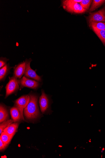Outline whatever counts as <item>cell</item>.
Wrapping results in <instances>:
<instances>
[{"instance_id":"2e32d148","label":"cell","mask_w":105,"mask_h":158,"mask_svg":"<svg viewBox=\"0 0 105 158\" xmlns=\"http://www.w3.org/2000/svg\"><path fill=\"white\" fill-rule=\"evenodd\" d=\"M92 29L105 46V30H98L95 28Z\"/></svg>"},{"instance_id":"ba28073f","label":"cell","mask_w":105,"mask_h":158,"mask_svg":"<svg viewBox=\"0 0 105 158\" xmlns=\"http://www.w3.org/2000/svg\"><path fill=\"white\" fill-rule=\"evenodd\" d=\"M30 99L29 95L22 96L14 102V106L17 107L23 113L24 109L28 105Z\"/></svg>"},{"instance_id":"4fadbf2b","label":"cell","mask_w":105,"mask_h":158,"mask_svg":"<svg viewBox=\"0 0 105 158\" xmlns=\"http://www.w3.org/2000/svg\"><path fill=\"white\" fill-rule=\"evenodd\" d=\"M13 67L10 66L9 63L7 64L0 69V81H4L7 76L10 73V70Z\"/></svg>"},{"instance_id":"9a60e30c","label":"cell","mask_w":105,"mask_h":158,"mask_svg":"<svg viewBox=\"0 0 105 158\" xmlns=\"http://www.w3.org/2000/svg\"><path fill=\"white\" fill-rule=\"evenodd\" d=\"M89 26L92 28H95L100 30H105V23L94 22L89 23Z\"/></svg>"},{"instance_id":"8fae6325","label":"cell","mask_w":105,"mask_h":158,"mask_svg":"<svg viewBox=\"0 0 105 158\" xmlns=\"http://www.w3.org/2000/svg\"><path fill=\"white\" fill-rule=\"evenodd\" d=\"M8 109L5 105L1 104L0 106V122L1 123L8 120Z\"/></svg>"},{"instance_id":"277c9868","label":"cell","mask_w":105,"mask_h":158,"mask_svg":"<svg viewBox=\"0 0 105 158\" xmlns=\"http://www.w3.org/2000/svg\"><path fill=\"white\" fill-rule=\"evenodd\" d=\"M32 61L31 59L25 60L26 68L24 76L27 78L32 79L38 82H41L42 79L41 77L38 76L36 71L32 69L30 66Z\"/></svg>"},{"instance_id":"30bf717a","label":"cell","mask_w":105,"mask_h":158,"mask_svg":"<svg viewBox=\"0 0 105 158\" xmlns=\"http://www.w3.org/2000/svg\"><path fill=\"white\" fill-rule=\"evenodd\" d=\"M26 68V63L24 61L14 67L13 77L20 79L24 75Z\"/></svg>"},{"instance_id":"3957f363","label":"cell","mask_w":105,"mask_h":158,"mask_svg":"<svg viewBox=\"0 0 105 158\" xmlns=\"http://www.w3.org/2000/svg\"><path fill=\"white\" fill-rule=\"evenodd\" d=\"M19 84L18 79L13 77H9V81L6 86V98L10 95L15 93L19 89Z\"/></svg>"},{"instance_id":"52a82bcc","label":"cell","mask_w":105,"mask_h":158,"mask_svg":"<svg viewBox=\"0 0 105 158\" xmlns=\"http://www.w3.org/2000/svg\"><path fill=\"white\" fill-rule=\"evenodd\" d=\"M88 20L89 23L92 22L105 23V8L91 13L88 17Z\"/></svg>"},{"instance_id":"5bb4252c","label":"cell","mask_w":105,"mask_h":158,"mask_svg":"<svg viewBox=\"0 0 105 158\" xmlns=\"http://www.w3.org/2000/svg\"><path fill=\"white\" fill-rule=\"evenodd\" d=\"M104 2V0H94L93 1L92 5L90 8L89 11L92 12L100 7Z\"/></svg>"},{"instance_id":"d6986e66","label":"cell","mask_w":105,"mask_h":158,"mask_svg":"<svg viewBox=\"0 0 105 158\" xmlns=\"http://www.w3.org/2000/svg\"><path fill=\"white\" fill-rule=\"evenodd\" d=\"M93 1L91 0H83L80 3L81 6L86 10H89Z\"/></svg>"},{"instance_id":"7a4b0ae2","label":"cell","mask_w":105,"mask_h":158,"mask_svg":"<svg viewBox=\"0 0 105 158\" xmlns=\"http://www.w3.org/2000/svg\"><path fill=\"white\" fill-rule=\"evenodd\" d=\"M81 0H66L63 2L64 9L70 12L80 14L86 11L80 5Z\"/></svg>"},{"instance_id":"ac0fdd59","label":"cell","mask_w":105,"mask_h":158,"mask_svg":"<svg viewBox=\"0 0 105 158\" xmlns=\"http://www.w3.org/2000/svg\"><path fill=\"white\" fill-rule=\"evenodd\" d=\"M13 122H14L12 119L8 120L1 123V124H0V134L1 135L4 132L5 129L10 124L13 123Z\"/></svg>"},{"instance_id":"44dd1931","label":"cell","mask_w":105,"mask_h":158,"mask_svg":"<svg viewBox=\"0 0 105 158\" xmlns=\"http://www.w3.org/2000/svg\"><path fill=\"white\" fill-rule=\"evenodd\" d=\"M8 146V145L5 144L2 140L0 139V150H1V152L4 151Z\"/></svg>"},{"instance_id":"ffe728a7","label":"cell","mask_w":105,"mask_h":158,"mask_svg":"<svg viewBox=\"0 0 105 158\" xmlns=\"http://www.w3.org/2000/svg\"><path fill=\"white\" fill-rule=\"evenodd\" d=\"M9 59L6 57H1L0 59V68H1L7 64L8 61Z\"/></svg>"},{"instance_id":"e0dca14e","label":"cell","mask_w":105,"mask_h":158,"mask_svg":"<svg viewBox=\"0 0 105 158\" xmlns=\"http://www.w3.org/2000/svg\"><path fill=\"white\" fill-rule=\"evenodd\" d=\"M0 137V139H1L5 144L8 145L9 144L13 138V137L4 132L1 135Z\"/></svg>"},{"instance_id":"5b68a950","label":"cell","mask_w":105,"mask_h":158,"mask_svg":"<svg viewBox=\"0 0 105 158\" xmlns=\"http://www.w3.org/2000/svg\"><path fill=\"white\" fill-rule=\"evenodd\" d=\"M18 81L21 88L26 87L35 90L39 88L41 85L39 82L25 76Z\"/></svg>"},{"instance_id":"8992f818","label":"cell","mask_w":105,"mask_h":158,"mask_svg":"<svg viewBox=\"0 0 105 158\" xmlns=\"http://www.w3.org/2000/svg\"><path fill=\"white\" fill-rule=\"evenodd\" d=\"M39 102L41 112L43 114L47 112L50 110V100L43 90H42V94L40 97Z\"/></svg>"},{"instance_id":"9c48e42d","label":"cell","mask_w":105,"mask_h":158,"mask_svg":"<svg viewBox=\"0 0 105 158\" xmlns=\"http://www.w3.org/2000/svg\"><path fill=\"white\" fill-rule=\"evenodd\" d=\"M10 114L14 123H18L24 121L23 113L17 107L15 106L12 107L10 109Z\"/></svg>"},{"instance_id":"7c38bea8","label":"cell","mask_w":105,"mask_h":158,"mask_svg":"<svg viewBox=\"0 0 105 158\" xmlns=\"http://www.w3.org/2000/svg\"><path fill=\"white\" fill-rule=\"evenodd\" d=\"M20 123H14L6 128L4 132L13 137L17 132Z\"/></svg>"},{"instance_id":"6da1fadb","label":"cell","mask_w":105,"mask_h":158,"mask_svg":"<svg viewBox=\"0 0 105 158\" xmlns=\"http://www.w3.org/2000/svg\"><path fill=\"white\" fill-rule=\"evenodd\" d=\"M29 102L23 110L24 116L27 120L33 121L40 115L38 104V97L36 94H30Z\"/></svg>"}]
</instances>
